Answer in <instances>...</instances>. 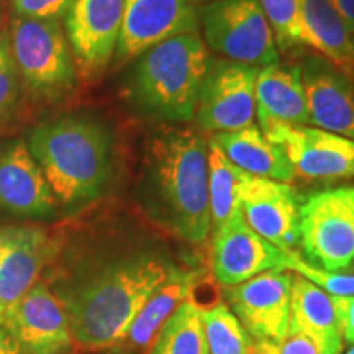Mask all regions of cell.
Wrapping results in <instances>:
<instances>
[{
	"instance_id": "cell-10",
	"label": "cell",
	"mask_w": 354,
	"mask_h": 354,
	"mask_svg": "<svg viewBox=\"0 0 354 354\" xmlns=\"http://www.w3.org/2000/svg\"><path fill=\"white\" fill-rule=\"evenodd\" d=\"M57 203L28 146L20 136H0V221L50 220Z\"/></svg>"
},
{
	"instance_id": "cell-1",
	"label": "cell",
	"mask_w": 354,
	"mask_h": 354,
	"mask_svg": "<svg viewBox=\"0 0 354 354\" xmlns=\"http://www.w3.org/2000/svg\"><path fill=\"white\" fill-rule=\"evenodd\" d=\"M53 266L51 290L66 307L74 343L91 351L118 346L153 292L177 268L151 240L109 241L71 253L59 248Z\"/></svg>"
},
{
	"instance_id": "cell-14",
	"label": "cell",
	"mask_w": 354,
	"mask_h": 354,
	"mask_svg": "<svg viewBox=\"0 0 354 354\" xmlns=\"http://www.w3.org/2000/svg\"><path fill=\"white\" fill-rule=\"evenodd\" d=\"M59 248L61 236L37 225L0 227V315L38 284Z\"/></svg>"
},
{
	"instance_id": "cell-36",
	"label": "cell",
	"mask_w": 354,
	"mask_h": 354,
	"mask_svg": "<svg viewBox=\"0 0 354 354\" xmlns=\"http://www.w3.org/2000/svg\"><path fill=\"white\" fill-rule=\"evenodd\" d=\"M2 7H0V28H2Z\"/></svg>"
},
{
	"instance_id": "cell-22",
	"label": "cell",
	"mask_w": 354,
	"mask_h": 354,
	"mask_svg": "<svg viewBox=\"0 0 354 354\" xmlns=\"http://www.w3.org/2000/svg\"><path fill=\"white\" fill-rule=\"evenodd\" d=\"M212 138L227 154L234 166L246 174L289 184L294 179V167L279 146L264 135L258 127L238 131L215 133Z\"/></svg>"
},
{
	"instance_id": "cell-12",
	"label": "cell",
	"mask_w": 354,
	"mask_h": 354,
	"mask_svg": "<svg viewBox=\"0 0 354 354\" xmlns=\"http://www.w3.org/2000/svg\"><path fill=\"white\" fill-rule=\"evenodd\" d=\"M284 151L294 174L308 180L354 177V140L308 125H276L263 131Z\"/></svg>"
},
{
	"instance_id": "cell-27",
	"label": "cell",
	"mask_w": 354,
	"mask_h": 354,
	"mask_svg": "<svg viewBox=\"0 0 354 354\" xmlns=\"http://www.w3.org/2000/svg\"><path fill=\"white\" fill-rule=\"evenodd\" d=\"M24 99V88L13 63L8 30L7 25H3L0 28V133L6 131L15 120Z\"/></svg>"
},
{
	"instance_id": "cell-30",
	"label": "cell",
	"mask_w": 354,
	"mask_h": 354,
	"mask_svg": "<svg viewBox=\"0 0 354 354\" xmlns=\"http://www.w3.org/2000/svg\"><path fill=\"white\" fill-rule=\"evenodd\" d=\"M74 0H10L12 15L63 21Z\"/></svg>"
},
{
	"instance_id": "cell-26",
	"label": "cell",
	"mask_w": 354,
	"mask_h": 354,
	"mask_svg": "<svg viewBox=\"0 0 354 354\" xmlns=\"http://www.w3.org/2000/svg\"><path fill=\"white\" fill-rule=\"evenodd\" d=\"M209 354H256V343L225 304L201 312Z\"/></svg>"
},
{
	"instance_id": "cell-15",
	"label": "cell",
	"mask_w": 354,
	"mask_h": 354,
	"mask_svg": "<svg viewBox=\"0 0 354 354\" xmlns=\"http://www.w3.org/2000/svg\"><path fill=\"white\" fill-rule=\"evenodd\" d=\"M304 197L290 184L246 174L238 187L243 218L259 236L282 251L300 246Z\"/></svg>"
},
{
	"instance_id": "cell-11",
	"label": "cell",
	"mask_w": 354,
	"mask_h": 354,
	"mask_svg": "<svg viewBox=\"0 0 354 354\" xmlns=\"http://www.w3.org/2000/svg\"><path fill=\"white\" fill-rule=\"evenodd\" d=\"M0 326L26 354H69L74 344L66 307L46 282H38L0 315Z\"/></svg>"
},
{
	"instance_id": "cell-18",
	"label": "cell",
	"mask_w": 354,
	"mask_h": 354,
	"mask_svg": "<svg viewBox=\"0 0 354 354\" xmlns=\"http://www.w3.org/2000/svg\"><path fill=\"white\" fill-rule=\"evenodd\" d=\"M300 77L308 110V127L354 140L353 77L318 55L302 61Z\"/></svg>"
},
{
	"instance_id": "cell-6",
	"label": "cell",
	"mask_w": 354,
	"mask_h": 354,
	"mask_svg": "<svg viewBox=\"0 0 354 354\" xmlns=\"http://www.w3.org/2000/svg\"><path fill=\"white\" fill-rule=\"evenodd\" d=\"M300 248L310 264L354 274V185L320 190L304 198Z\"/></svg>"
},
{
	"instance_id": "cell-8",
	"label": "cell",
	"mask_w": 354,
	"mask_h": 354,
	"mask_svg": "<svg viewBox=\"0 0 354 354\" xmlns=\"http://www.w3.org/2000/svg\"><path fill=\"white\" fill-rule=\"evenodd\" d=\"M259 68L210 57L198 92L196 122L203 131L230 133L253 127Z\"/></svg>"
},
{
	"instance_id": "cell-34",
	"label": "cell",
	"mask_w": 354,
	"mask_h": 354,
	"mask_svg": "<svg viewBox=\"0 0 354 354\" xmlns=\"http://www.w3.org/2000/svg\"><path fill=\"white\" fill-rule=\"evenodd\" d=\"M0 354H26L2 326H0Z\"/></svg>"
},
{
	"instance_id": "cell-25",
	"label": "cell",
	"mask_w": 354,
	"mask_h": 354,
	"mask_svg": "<svg viewBox=\"0 0 354 354\" xmlns=\"http://www.w3.org/2000/svg\"><path fill=\"white\" fill-rule=\"evenodd\" d=\"M148 354H209L201 310L184 300L158 331Z\"/></svg>"
},
{
	"instance_id": "cell-2",
	"label": "cell",
	"mask_w": 354,
	"mask_h": 354,
	"mask_svg": "<svg viewBox=\"0 0 354 354\" xmlns=\"http://www.w3.org/2000/svg\"><path fill=\"white\" fill-rule=\"evenodd\" d=\"M207 146L196 128L162 125L146 141L136 185L146 214L192 245L212 232Z\"/></svg>"
},
{
	"instance_id": "cell-37",
	"label": "cell",
	"mask_w": 354,
	"mask_h": 354,
	"mask_svg": "<svg viewBox=\"0 0 354 354\" xmlns=\"http://www.w3.org/2000/svg\"><path fill=\"white\" fill-rule=\"evenodd\" d=\"M346 354H354V344H353V348H351V349H349V351H348Z\"/></svg>"
},
{
	"instance_id": "cell-35",
	"label": "cell",
	"mask_w": 354,
	"mask_h": 354,
	"mask_svg": "<svg viewBox=\"0 0 354 354\" xmlns=\"http://www.w3.org/2000/svg\"><path fill=\"white\" fill-rule=\"evenodd\" d=\"M190 2H194V3H209V2H214V0H190Z\"/></svg>"
},
{
	"instance_id": "cell-17",
	"label": "cell",
	"mask_w": 354,
	"mask_h": 354,
	"mask_svg": "<svg viewBox=\"0 0 354 354\" xmlns=\"http://www.w3.org/2000/svg\"><path fill=\"white\" fill-rule=\"evenodd\" d=\"M212 272L223 287H233L268 271H286V251L259 236L238 209L214 232Z\"/></svg>"
},
{
	"instance_id": "cell-4",
	"label": "cell",
	"mask_w": 354,
	"mask_h": 354,
	"mask_svg": "<svg viewBox=\"0 0 354 354\" xmlns=\"http://www.w3.org/2000/svg\"><path fill=\"white\" fill-rule=\"evenodd\" d=\"M209 63V48L198 32L177 35L128 64L123 99L141 117L162 125H185L196 117Z\"/></svg>"
},
{
	"instance_id": "cell-3",
	"label": "cell",
	"mask_w": 354,
	"mask_h": 354,
	"mask_svg": "<svg viewBox=\"0 0 354 354\" xmlns=\"http://www.w3.org/2000/svg\"><path fill=\"white\" fill-rule=\"evenodd\" d=\"M24 140L50 185L57 209H82L105 196L113 183V127L92 110H69L44 118Z\"/></svg>"
},
{
	"instance_id": "cell-7",
	"label": "cell",
	"mask_w": 354,
	"mask_h": 354,
	"mask_svg": "<svg viewBox=\"0 0 354 354\" xmlns=\"http://www.w3.org/2000/svg\"><path fill=\"white\" fill-rule=\"evenodd\" d=\"M203 41L223 59L264 68L279 63L271 26L258 0H214L198 10Z\"/></svg>"
},
{
	"instance_id": "cell-19",
	"label": "cell",
	"mask_w": 354,
	"mask_h": 354,
	"mask_svg": "<svg viewBox=\"0 0 354 354\" xmlns=\"http://www.w3.org/2000/svg\"><path fill=\"white\" fill-rule=\"evenodd\" d=\"M256 117L261 130L276 125H308V110L300 68L271 64L259 68L256 77Z\"/></svg>"
},
{
	"instance_id": "cell-29",
	"label": "cell",
	"mask_w": 354,
	"mask_h": 354,
	"mask_svg": "<svg viewBox=\"0 0 354 354\" xmlns=\"http://www.w3.org/2000/svg\"><path fill=\"white\" fill-rule=\"evenodd\" d=\"M286 271L299 274L331 297H354V274L325 271L305 261L297 251H286Z\"/></svg>"
},
{
	"instance_id": "cell-33",
	"label": "cell",
	"mask_w": 354,
	"mask_h": 354,
	"mask_svg": "<svg viewBox=\"0 0 354 354\" xmlns=\"http://www.w3.org/2000/svg\"><path fill=\"white\" fill-rule=\"evenodd\" d=\"M354 38V0H330Z\"/></svg>"
},
{
	"instance_id": "cell-32",
	"label": "cell",
	"mask_w": 354,
	"mask_h": 354,
	"mask_svg": "<svg viewBox=\"0 0 354 354\" xmlns=\"http://www.w3.org/2000/svg\"><path fill=\"white\" fill-rule=\"evenodd\" d=\"M343 342L354 344V297H331Z\"/></svg>"
},
{
	"instance_id": "cell-13",
	"label": "cell",
	"mask_w": 354,
	"mask_h": 354,
	"mask_svg": "<svg viewBox=\"0 0 354 354\" xmlns=\"http://www.w3.org/2000/svg\"><path fill=\"white\" fill-rule=\"evenodd\" d=\"M292 277L289 271H268L225 287L234 317L254 343H281L289 333Z\"/></svg>"
},
{
	"instance_id": "cell-31",
	"label": "cell",
	"mask_w": 354,
	"mask_h": 354,
	"mask_svg": "<svg viewBox=\"0 0 354 354\" xmlns=\"http://www.w3.org/2000/svg\"><path fill=\"white\" fill-rule=\"evenodd\" d=\"M256 354H320V351L307 336L289 328L281 343H256Z\"/></svg>"
},
{
	"instance_id": "cell-21",
	"label": "cell",
	"mask_w": 354,
	"mask_h": 354,
	"mask_svg": "<svg viewBox=\"0 0 354 354\" xmlns=\"http://www.w3.org/2000/svg\"><path fill=\"white\" fill-rule=\"evenodd\" d=\"M300 43L354 76V38L330 0H304Z\"/></svg>"
},
{
	"instance_id": "cell-9",
	"label": "cell",
	"mask_w": 354,
	"mask_h": 354,
	"mask_svg": "<svg viewBox=\"0 0 354 354\" xmlns=\"http://www.w3.org/2000/svg\"><path fill=\"white\" fill-rule=\"evenodd\" d=\"M125 0H74L63 19L77 76L97 81L113 61Z\"/></svg>"
},
{
	"instance_id": "cell-5",
	"label": "cell",
	"mask_w": 354,
	"mask_h": 354,
	"mask_svg": "<svg viewBox=\"0 0 354 354\" xmlns=\"http://www.w3.org/2000/svg\"><path fill=\"white\" fill-rule=\"evenodd\" d=\"M7 30L25 97L55 105L74 94L79 76L63 21L10 15Z\"/></svg>"
},
{
	"instance_id": "cell-28",
	"label": "cell",
	"mask_w": 354,
	"mask_h": 354,
	"mask_svg": "<svg viewBox=\"0 0 354 354\" xmlns=\"http://www.w3.org/2000/svg\"><path fill=\"white\" fill-rule=\"evenodd\" d=\"M276 41L284 53L302 46L300 43V13L304 0H258Z\"/></svg>"
},
{
	"instance_id": "cell-24",
	"label": "cell",
	"mask_w": 354,
	"mask_h": 354,
	"mask_svg": "<svg viewBox=\"0 0 354 354\" xmlns=\"http://www.w3.org/2000/svg\"><path fill=\"white\" fill-rule=\"evenodd\" d=\"M207 165H209L210 220L212 228L216 232L240 209L238 187L246 172L230 161L214 138L209 140L207 146Z\"/></svg>"
},
{
	"instance_id": "cell-16",
	"label": "cell",
	"mask_w": 354,
	"mask_h": 354,
	"mask_svg": "<svg viewBox=\"0 0 354 354\" xmlns=\"http://www.w3.org/2000/svg\"><path fill=\"white\" fill-rule=\"evenodd\" d=\"M198 32V10L190 0H125L113 61L128 66L172 37Z\"/></svg>"
},
{
	"instance_id": "cell-20",
	"label": "cell",
	"mask_w": 354,
	"mask_h": 354,
	"mask_svg": "<svg viewBox=\"0 0 354 354\" xmlns=\"http://www.w3.org/2000/svg\"><path fill=\"white\" fill-rule=\"evenodd\" d=\"M289 328L307 336L320 354H342L343 351V336L331 295L299 274L292 277Z\"/></svg>"
},
{
	"instance_id": "cell-23",
	"label": "cell",
	"mask_w": 354,
	"mask_h": 354,
	"mask_svg": "<svg viewBox=\"0 0 354 354\" xmlns=\"http://www.w3.org/2000/svg\"><path fill=\"white\" fill-rule=\"evenodd\" d=\"M202 277V272L196 269L177 266L169 277L153 292L148 302L143 305L138 315L128 328L125 338L120 344L128 349H149L156 338L158 331L165 325L172 312L184 300L189 299L192 287Z\"/></svg>"
}]
</instances>
